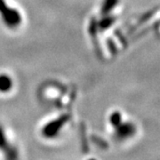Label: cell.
<instances>
[{
	"instance_id": "1",
	"label": "cell",
	"mask_w": 160,
	"mask_h": 160,
	"mask_svg": "<svg viewBox=\"0 0 160 160\" xmlns=\"http://www.w3.org/2000/svg\"><path fill=\"white\" fill-rule=\"evenodd\" d=\"M0 17L8 29H15L21 26L22 16L19 10L8 6L6 0H0Z\"/></svg>"
},
{
	"instance_id": "2",
	"label": "cell",
	"mask_w": 160,
	"mask_h": 160,
	"mask_svg": "<svg viewBox=\"0 0 160 160\" xmlns=\"http://www.w3.org/2000/svg\"><path fill=\"white\" fill-rule=\"evenodd\" d=\"M69 121V118L65 115L59 117L56 119L48 122L42 128V135L46 139H53L58 136L63 129V127Z\"/></svg>"
},
{
	"instance_id": "3",
	"label": "cell",
	"mask_w": 160,
	"mask_h": 160,
	"mask_svg": "<svg viewBox=\"0 0 160 160\" xmlns=\"http://www.w3.org/2000/svg\"><path fill=\"white\" fill-rule=\"evenodd\" d=\"M136 126L131 121H122L119 125L114 128V138L118 142H125L136 133Z\"/></svg>"
},
{
	"instance_id": "4",
	"label": "cell",
	"mask_w": 160,
	"mask_h": 160,
	"mask_svg": "<svg viewBox=\"0 0 160 160\" xmlns=\"http://www.w3.org/2000/svg\"><path fill=\"white\" fill-rule=\"evenodd\" d=\"M0 150L5 152V154L8 158H14L17 157L18 153L16 149L10 144L6 130L1 125H0Z\"/></svg>"
},
{
	"instance_id": "5",
	"label": "cell",
	"mask_w": 160,
	"mask_h": 160,
	"mask_svg": "<svg viewBox=\"0 0 160 160\" xmlns=\"http://www.w3.org/2000/svg\"><path fill=\"white\" fill-rule=\"evenodd\" d=\"M14 81L11 76L7 73H0V93H8L12 90Z\"/></svg>"
},
{
	"instance_id": "6",
	"label": "cell",
	"mask_w": 160,
	"mask_h": 160,
	"mask_svg": "<svg viewBox=\"0 0 160 160\" xmlns=\"http://www.w3.org/2000/svg\"><path fill=\"white\" fill-rule=\"evenodd\" d=\"M119 0H102V6L100 8L101 15H107L110 14L118 6Z\"/></svg>"
},
{
	"instance_id": "7",
	"label": "cell",
	"mask_w": 160,
	"mask_h": 160,
	"mask_svg": "<svg viewBox=\"0 0 160 160\" xmlns=\"http://www.w3.org/2000/svg\"><path fill=\"white\" fill-rule=\"evenodd\" d=\"M116 22V18L110 14L107 15H101V19L98 22V26L102 30H106L109 29Z\"/></svg>"
},
{
	"instance_id": "8",
	"label": "cell",
	"mask_w": 160,
	"mask_h": 160,
	"mask_svg": "<svg viewBox=\"0 0 160 160\" xmlns=\"http://www.w3.org/2000/svg\"><path fill=\"white\" fill-rule=\"evenodd\" d=\"M122 121H123V116H122V113L118 110H115L109 115V122L110 126L113 128L118 126Z\"/></svg>"
}]
</instances>
